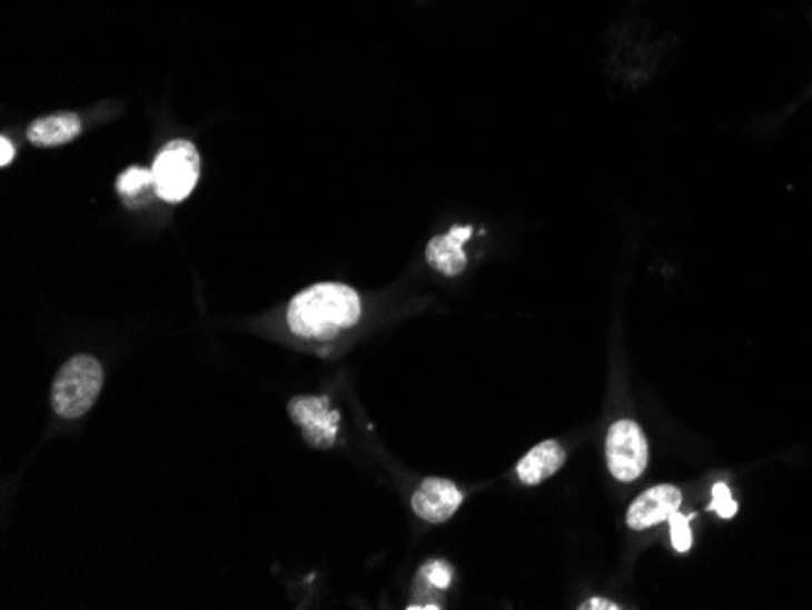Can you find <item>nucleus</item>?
Returning a JSON list of instances; mask_svg holds the SVG:
<instances>
[{
  "label": "nucleus",
  "mask_w": 812,
  "mask_h": 610,
  "mask_svg": "<svg viewBox=\"0 0 812 610\" xmlns=\"http://www.w3.org/2000/svg\"><path fill=\"white\" fill-rule=\"evenodd\" d=\"M565 458H567L565 448H562L557 440H545V443L535 446L528 456L518 462L516 474L523 484L535 487L553 477L557 470H562Z\"/></svg>",
  "instance_id": "9"
},
{
  "label": "nucleus",
  "mask_w": 812,
  "mask_h": 610,
  "mask_svg": "<svg viewBox=\"0 0 812 610\" xmlns=\"http://www.w3.org/2000/svg\"><path fill=\"white\" fill-rule=\"evenodd\" d=\"M473 237V227H455L448 233L430 239L426 249V261L430 268H436L443 276H461L467 266V256L463 251V243Z\"/></svg>",
  "instance_id": "8"
},
{
  "label": "nucleus",
  "mask_w": 812,
  "mask_h": 610,
  "mask_svg": "<svg viewBox=\"0 0 812 610\" xmlns=\"http://www.w3.org/2000/svg\"><path fill=\"white\" fill-rule=\"evenodd\" d=\"M156 188L154 186V173L147 171V168H129L120 178H117V190L120 194H125V200L129 204H137L139 200H143L149 194V190Z\"/></svg>",
  "instance_id": "11"
},
{
  "label": "nucleus",
  "mask_w": 812,
  "mask_h": 610,
  "mask_svg": "<svg viewBox=\"0 0 812 610\" xmlns=\"http://www.w3.org/2000/svg\"><path fill=\"white\" fill-rule=\"evenodd\" d=\"M154 190L166 202H182L198 186L200 153L188 139H174L154 161Z\"/></svg>",
  "instance_id": "3"
},
{
  "label": "nucleus",
  "mask_w": 812,
  "mask_h": 610,
  "mask_svg": "<svg viewBox=\"0 0 812 610\" xmlns=\"http://www.w3.org/2000/svg\"><path fill=\"white\" fill-rule=\"evenodd\" d=\"M422 581L428 583V587H434V589H448L450 581H453V569H450V564H445V562H428L422 569Z\"/></svg>",
  "instance_id": "13"
},
{
  "label": "nucleus",
  "mask_w": 812,
  "mask_h": 610,
  "mask_svg": "<svg viewBox=\"0 0 812 610\" xmlns=\"http://www.w3.org/2000/svg\"><path fill=\"white\" fill-rule=\"evenodd\" d=\"M12 159H16V147H12L10 139H0V166L8 168L12 163Z\"/></svg>",
  "instance_id": "15"
},
{
  "label": "nucleus",
  "mask_w": 812,
  "mask_h": 610,
  "mask_svg": "<svg viewBox=\"0 0 812 610\" xmlns=\"http://www.w3.org/2000/svg\"><path fill=\"white\" fill-rule=\"evenodd\" d=\"M582 608H601V610H615V608H618V606H615V603H611V601H604V599H594V601H588V603H584Z\"/></svg>",
  "instance_id": "16"
},
{
  "label": "nucleus",
  "mask_w": 812,
  "mask_h": 610,
  "mask_svg": "<svg viewBox=\"0 0 812 610\" xmlns=\"http://www.w3.org/2000/svg\"><path fill=\"white\" fill-rule=\"evenodd\" d=\"M105 372L93 356H73L51 384V407L61 419L83 417L102 389Z\"/></svg>",
  "instance_id": "2"
},
{
  "label": "nucleus",
  "mask_w": 812,
  "mask_h": 610,
  "mask_svg": "<svg viewBox=\"0 0 812 610\" xmlns=\"http://www.w3.org/2000/svg\"><path fill=\"white\" fill-rule=\"evenodd\" d=\"M711 509L720 516V518H732L737 513V501L732 499L727 484H715L713 487V503Z\"/></svg>",
  "instance_id": "14"
},
{
  "label": "nucleus",
  "mask_w": 812,
  "mask_h": 610,
  "mask_svg": "<svg viewBox=\"0 0 812 610\" xmlns=\"http://www.w3.org/2000/svg\"><path fill=\"white\" fill-rule=\"evenodd\" d=\"M463 506V491L448 479L428 477L414 491L412 509L426 523H445Z\"/></svg>",
  "instance_id": "6"
},
{
  "label": "nucleus",
  "mask_w": 812,
  "mask_h": 610,
  "mask_svg": "<svg viewBox=\"0 0 812 610\" xmlns=\"http://www.w3.org/2000/svg\"><path fill=\"white\" fill-rule=\"evenodd\" d=\"M78 134H81V120L71 112L42 117L28 129V139L34 147H61L69 144Z\"/></svg>",
  "instance_id": "10"
},
{
  "label": "nucleus",
  "mask_w": 812,
  "mask_h": 610,
  "mask_svg": "<svg viewBox=\"0 0 812 610\" xmlns=\"http://www.w3.org/2000/svg\"><path fill=\"white\" fill-rule=\"evenodd\" d=\"M290 417L303 428L311 448L326 450L336 443L340 413L331 407L329 397H295L290 401Z\"/></svg>",
  "instance_id": "5"
},
{
  "label": "nucleus",
  "mask_w": 812,
  "mask_h": 610,
  "mask_svg": "<svg viewBox=\"0 0 812 610\" xmlns=\"http://www.w3.org/2000/svg\"><path fill=\"white\" fill-rule=\"evenodd\" d=\"M606 460L611 474L618 482H635L647 470L650 448L647 438L635 421H618L611 426L606 438Z\"/></svg>",
  "instance_id": "4"
},
{
  "label": "nucleus",
  "mask_w": 812,
  "mask_h": 610,
  "mask_svg": "<svg viewBox=\"0 0 812 610\" xmlns=\"http://www.w3.org/2000/svg\"><path fill=\"white\" fill-rule=\"evenodd\" d=\"M681 491L672 484H660L640 494L631 509H627V526L633 530H647L670 521L672 513L679 511Z\"/></svg>",
  "instance_id": "7"
},
{
  "label": "nucleus",
  "mask_w": 812,
  "mask_h": 610,
  "mask_svg": "<svg viewBox=\"0 0 812 610\" xmlns=\"http://www.w3.org/2000/svg\"><path fill=\"white\" fill-rule=\"evenodd\" d=\"M670 536H672V544L676 548V552H689L691 550V516L684 513H672L670 518Z\"/></svg>",
  "instance_id": "12"
},
{
  "label": "nucleus",
  "mask_w": 812,
  "mask_h": 610,
  "mask_svg": "<svg viewBox=\"0 0 812 610\" xmlns=\"http://www.w3.org/2000/svg\"><path fill=\"white\" fill-rule=\"evenodd\" d=\"M363 307L358 292L340 282H319L295 294L287 307V323L299 339L326 341L356 327Z\"/></svg>",
  "instance_id": "1"
}]
</instances>
